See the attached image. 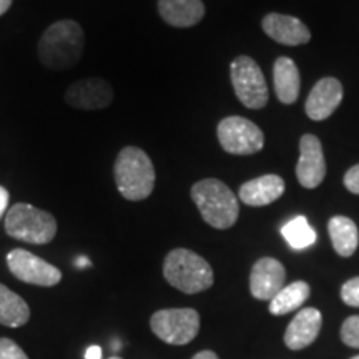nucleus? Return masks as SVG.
Wrapping results in <instances>:
<instances>
[{"label":"nucleus","instance_id":"33","mask_svg":"<svg viewBox=\"0 0 359 359\" xmlns=\"http://www.w3.org/2000/svg\"><path fill=\"white\" fill-rule=\"evenodd\" d=\"M351 359H359V356H354V358H351Z\"/></svg>","mask_w":359,"mask_h":359},{"label":"nucleus","instance_id":"6","mask_svg":"<svg viewBox=\"0 0 359 359\" xmlns=\"http://www.w3.org/2000/svg\"><path fill=\"white\" fill-rule=\"evenodd\" d=\"M151 331L173 346L188 344L200 331V314L191 308L160 309L150 320Z\"/></svg>","mask_w":359,"mask_h":359},{"label":"nucleus","instance_id":"28","mask_svg":"<svg viewBox=\"0 0 359 359\" xmlns=\"http://www.w3.org/2000/svg\"><path fill=\"white\" fill-rule=\"evenodd\" d=\"M85 359H102V348L97 344L90 346L85 353Z\"/></svg>","mask_w":359,"mask_h":359},{"label":"nucleus","instance_id":"30","mask_svg":"<svg viewBox=\"0 0 359 359\" xmlns=\"http://www.w3.org/2000/svg\"><path fill=\"white\" fill-rule=\"evenodd\" d=\"M12 7V0H0V17Z\"/></svg>","mask_w":359,"mask_h":359},{"label":"nucleus","instance_id":"3","mask_svg":"<svg viewBox=\"0 0 359 359\" xmlns=\"http://www.w3.org/2000/svg\"><path fill=\"white\" fill-rule=\"evenodd\" d=\"M191 200L210 226L226 230L236 223L240 215L236 195L217 178H205L191 187Z\"/></svg>","mask_w":359,"mask_h":359},{"label":"nucleus","instance_id":"4","mask_svg":"<svg viewBox=\"0 0 359 359\" xmlns=\"http://www.w3.org/2000/svg\"><path fill=\"white\" fill-rule=\"evenodd\" d=\"M163 276L173 288L187 294L212 288L213 269L205 258L187 248L172 250L163 263Z\"/></svg>","mask_w":359,"mask_h":359},{"label":"nucleus","instance_id":"32","mask_svg":"<svg viewBox=\"0 0 359 359\" xmlns=\"http://www.w3.org/2000/svg\"><path fill=\"white\" fill-rule=\"evenodd\" d=\"M109 359H122V358H118V356H111V358H109Z\"/></svg>","mask_w":359,"mask_h":359},{"label":"nucleus","instance_id":"21","mask_svg":"<svg viewBox=\"0 0 359 359\" xmlns=\"http://www.w3.org/2000/svg\"><path fill=\"white\" fill-rule=\"evenodd\" d=\"M309 298V285L306 281H294L283 290L269 302V313L283 316L298 309Z\"/></svg>","mask_w":359,"mask_h":359},{"label":"nucleus","instance_id":"5","mask_svg":"<svg viewBox=\"0 0 359 359\" xmlns=\"http://www.w3.org/2000/svg\"><path fill=\"white\" fill-rule=\"evenodd\" d=\"M6 231L25 243L47 245L57 235V219L52 213L29 203H15L7 212Z\"/></svg>","mask_w":359,"mask_h":359},{"label":"nucleus","instance_id":"10","mask_svg":"<svg viewBox=\"0 0 359 359\" xmlns=\"http://www.w3.org/2000/svg\"><path fill=\"white\" fill-rule=\"evenodd\" d=\"M64 98L72 109L102 110L114 102V88L105 79L88 77L72 83Z\"/></svg>","mask_w":359,"mask_h":359},{"label":"nucleus","instance_id":"18","mask_svg":"<svg viewBox=\"0 0 359 359\" xmlns=\"http://www.w3.org/2000/svg\"><path fill=\"white\" fill-rule=\"evenodd\" d=\"M273 82H275V92L280 102L294 103L299 97L302 88V77H299L298 67L291 58L280 57L273 67Z\"/></svg>","mask_w":359,"mask_h":359},{"label":"nucleus","instance_id":"15","mask_svg":"<svg viewBox=\"0 0 359 359\" xmlns=\"http://www.w3.org/2000/svg\"><path fill=\"white\" fill-rule=\"evenodd\" d=\"M323 316L316 308H304L293 318L286 327L285 343L293 351L304 349L318 338L321 330Z\"/></svg>","mask_w":359,"mask_h":359},{"label":"nucleus","instance_id":"7","mask_svg":"<svg viewBox=\"0 0 359 359\" xmlns=\"http://www.w3.org/2000/svg\"><path fill=\"white\" fill-rule=\"evenodd\" d=\"M231 83L246 109L258 110L268 103V87L262 69L253 58L240 55L231 62Z\"/></svg>","mask_w":359,"mask_h":359},{"label":"nucleus","instance_id":"16","mask_svg":"<svg viewBox=\"0 0 359 359\" xmlns=\"http://www.w3.org/2000/svg\"><path fill=\"white\" fill-rule=\"evenodd\" d=\"M285 193V180L278 175H263L240 188V200L250 206H266Z\"/></svg>","mask_w":359,"mask_h":359},{"label":"nucleus","instance_id":"20","mask_svg":"<svg viewBox=\"0 0 359 359\" xmlns=\"http://www.w3.org/2000/svg\"><path fill=\"white\" fill-rule=\"evenodd\" d=\"M29 318L30 308L25 299L0 283V325L20 327L27 325Z\"/></svg>","mask_w":359,"mask_h":359},{"label":"nucleus","instance_id":"17","mask_svg":"<svg viewBox=\"0 0 359 359\" xmlns=\"http://www.w3.org/2000/svg\"><path fill=\"white\" fill-rule=\"evenodd\" d=\"M158 12L168 25L187 29L203 19L205 6L201 0H158Z\"/></svg>","mask_w":359,"mask_h":359},{"label":"nucleus","instance_id":"8","mask_svg":"<svg viewBox=\"0 0 359 359\" xmlns=\"http://www.w3.org/2000/svg\"><path fill=\"white\" fill-rule=\"evenodd\" d=\"M218 142L231 155H253L264 145V135L258 125L243 116H226L218 123Z\"/></svg>","mask_w":359,"mask_h":359},{"label":"nucleus","instance_id":"23","mask_svg":"<svg viewBox=\"0 0 359 359\" xmlns=\"http://www.w3.org/2000/svg\"><path fill=\"white\" fill-rule=\"evenodd\" d=\"M341 339L344 344L359 349V316H349L341 326Z\"/></svg>","mask_w":359,"mask_h":359},{"label":"nucleus","instance_id":"9","mask_svg":"<svg viewBox=\"0 0 359 359\" xmlns=\"http://www.w3.org/2000/svg\"><path fill=\"white\" fill-rule=\"evenodd\" d=\"M7 264L13 276L29 285L50 288L62 280V271L57 266L22 248L12 250L7 255Z\"/></svg>","mask_w":359,"mask_h":359},{"label":"nucleus","instance_id":"19","mask_svg":"<svg viewBox=\"0 0 359 359\" xmlns=\"http://www.w3.org/2000/svg\"><path fill=\"white\" fill-rule=\"evenodd\" d=\"M327 231H330L336 253L344 258L353 257L359 245V231L356 223L346 217H334L330 219Z\"/></svg>","mask_w":359,"mask_h":359},{"label":"nucleus","instance_id":"2","mask_svg":"<svg viewBox=\"0 0 359 359\" xmlns=\"http://www.w3.org/2000/svg\"><path fill=\"white\" fill-rule=\"evenodd\" d=\"M120 195L130 201L145 200L155 188V167L150 156L137 147H125L114 165Z\"/></svg>","mask_w":359,"mask_h":359},{"label":"nucleus","instance_id":"14","mask_svg":"<svg viewBox=\"0 0 359 359\" xmlns=\"http://www.w3.org/2000/svg\"><path fill=\"white\" fill-rule=\"evenodd\" d=\"M264 34L281 45H303L311 40V32L302 20L283 13H269L262 22Z\"/></svg>","mask_w":359,"mask_h":359},{"label":"nucleus","instance_id":"11","mask_svg":"<svg viewBox=\"0 0 359 359\" xmlns=\"http://www.w3.org/2000/svg\"><path fill=\"white\" fill-rule=\"evenodd\" d=\"M296 177L304 188H316L326 177V161L320 138L303 135L299 140V160L296 165Z\"/></svg>","mask_w":359,"mask_h":359},{"label":"nucleus","instance_id":"24","mask_svg":"<svg viewBox=\"0 0 359 359\" xmlns=\"http://www.w3.org/2000/svg\"><path fill=\"white\" fill-rule=\"evenodd\" d=\"M341 299L348 304V306L359 308V276L351 278L346 281L341 288Z\"/></svg>","mask_w":359,"mask_h":359},{"label":"nucleus","instance_id":"1","mask_svg":"<svg viewBox=\"0 0 359 359\" xmlns=\"http://www.w3.org/2000/svg\"><path fill=\"white\" fill-rule=\"evenodd\" d=\"M85 47L83 29L75 20H58L45 30L37 45V55L47 69L62 72L79 64Z\"/></svg>","mask_w":359,"mask_h":359},{"label":"nucleus","instance_id":"27","mask_svg":"<svg viewBox=\"0 0 359 359\" xmlns=\"http://www.w3.org/2000/svg\"><path fill=\"white\" fill-rule=\"evenodd\" d=\"M8 206V191L4 187H0V218L4 217Z\"/></svg>","mask_w":359,"mask_h":359},{"label":"nucleus","instance_id":"25","mask_svg":"<svg viewBox=\"0 0 359 359\" xmlns=\"http://www.w3.org/2000/svg\"><path fill=\"white\" fill-rule=\"evenodd\" d=\"M0 359H29L15 341L0 338Z\"/></svg>","mask_w":359,"mask_h":359},{"label":"nucleus","instance_id":"12","mask_svg":"<svg viewBox=\"0 0 359 359\" xmlns=\"http://www.w3.org/2000/svg\"><path fill=\"white\" fill-rule=\"evenodd\" d=\"M285 266L275 258H262L255 263L250 276L251 294L262 302H271L285 286Z\"/></svg>","mask_w":359,"mask_h":359},{"label":"nucleus","instance_id":"29","mask_svg":"<svg viewBox=\"0 0 359 359\" xmlns=\"http://www.w3.org/2000/svg\"><path fill=\"white\" fill-rule=\"evenodd\" d=\"M193 359H219V358L213 351H201L198 354H195Z\"/></svg>","mask_w":359,"mask_h":359},{"label":"nucleus","instance_id":"31","mask_svg":"<svg viewBox=\"0 0 359 359\" xmlns=\"http://www.w3.org/2000/svg\"><path fill=\"white\" fill-rule=\"evenodd\" d=\"M90 264V262L87 258H79L77 259V266H80V268H83V266H88Z\"/></svg>","mask_w":359,"mask_h":359},{"label":"nucleus","instance_id":"22","mask_svg":"<svg viewBox=\"0 0 359 359\" xmlns=\"http://www.w3.org/2000/svg\"><path fill=\"white\" fill-rule=\"evenodd\" d=\"M281 235L293 250H306L316 243V231L304 217H296L283 224Z\"/></svg>","mask_w":359,"mask_h":359},{"label":"nucleus","instance_id":"13","mask_svg":"<svg viewBox=\"0 0 359 359\" xmlns=\"http://www.w3.org/2000/svg\"><path fill=\"white\" fill-rule=\"evenodd\" d=\"M341 102H343V85L338 79L326 77L313 87L304 110L314 122H321L334 114Z\"/></svg>","mask_w":359,"mask_h":359},{"label":"nucleus","instance_id":"26","mask_svg":"<svg viewBox=\"0 0 359 359\" xmlns=\"http://www.w3.org/2000/svg\"><path fill=\"white\" fill-rule=\"evenodd\" d=\"M344 187L354 195H359V165H354L344 175Z\"/></svg>","mask_w":359,"mask_h":359}]
</instances>
